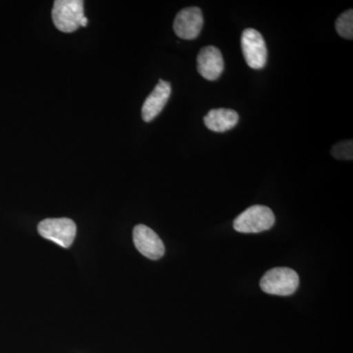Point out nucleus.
Returning <instances> with one entry per match:
<instances>
[{
	"label": "nucleus",
	"mask_w": 353,
	"mask_h": 353,
	"mask_svg": "<svg viewBox=\"0 0 353 353\" xmlns=\"http://www.w3.org/2000/svg\"><path fill=\"white\" fill-rule=\"evenodd\" d=\"M299 285V277L296 272L287 267L271 269L260 281L261 290L266 294L275 296H290Z\"/></svg>",
	"instance_id": "nucleus-1"
},
{
	"label": "nucleus",
	"mask_w": 353,
	"mask_h": 353,
	"mask_svg": "<svg viewBox=\"0 0 353 353\" xmlns=\"http://www.w3.org/2000/svg\"><path fill=\"white\" fill-rule=\"evenodd\" d=\"M332 157L336 158V159L341 160H352L353 158V141L352 139L350 141H343L336 143L332 148Z\"/></svg>",
	"instance_id": "nucleus-12"
},
{
	"label": "nucleus",
	"mask_w": 353,
	"mask_h": 353,
	"mask_svg": "<svg viewBox=\"0 0 353 353\" xmlns=\"http://www.w3.org/2000/svg\"><path fill=\"white\" fill-rule=\"evenodd\" d=\"M52 21L55 27L63 32H73L79 29L85 17L82 0H57L53 4Z\"/></svg>",
	"instance_id": "nucleus-3"
},
{
	"label": "nucleus",
	"mask_w": 353,
	"mask_h": 353,
	"mask_svg": "<svg viewBox=\"0 0 353 353\" xmlns=\"http://www.w3.org/2000/svg\"><path fill=\"white\" fill-rule=\"evenodd\" d=\"M336 30L341 38L353 39V10L345 11L336 19Z\"/></svg>",
	"instance_id": "nucleus-11"
},
{
	"label": "nucleus",
	"mask_w": 353,
	"mask_h": 353,
	"mask_svg": "<svg viewBox=\"0 0 353 353\" xmlns=\"http://www.w3.org/2000/svg\"><path fill=\"white\" fill-rule=\"evenodd\" d=\"M241 43L246 64L255 70L264 68L268 57V50L262 34L256 30L250 28L243 32Z\"/></svg>",
	"instance_id": "nucleus-5"
},
{
	"label": "nucleus",
	"mask_w": 353,
	"mask_h": 353,
	"mask_svg": "<svg viewBox=\"0 0 353 353\" xmlns=\"http://www.w3.org/2000/svg\"><path fill=\"white\" fill-rule=\"evenodd\" d=\"M88 18L85 17H83L82 20H81V26H82V27H85V26L88 25Z\"/></svg>",
	"instance_id": "nucleus-13"
},
{
	"label": "nucleus",
	"mask_w": 353,
	"mask_h": 353,
	"mask_svg": "<svg viewBox=\"0 0 353 353\" xmlns=\"http://www.w3.org/2000/svg\"><path fill=\"white\" fill-rule=\"evenodd\" d=\"M197 71L208 81H216L220 78L224 71V59L219 48L209 46L199 51Z\"/></svg>",
	"instance_id": "nucleus-8"
},
{
	"label": "nucleus",
	"mask_w": 353,
	"mask_h": 353,
	"mask_svg": "<svg viewBox=\"0 0 353 353\" xmlns=\"http://www.w3.org/2000/svg\"><path fill=\"white\" fill-rule=\"evenodd\" d=\"M38 231L46 240L68 248L75 240L77 226L69 218H50L39 223Z\"/></svg>",
	"instance_id": "nucleus-4"
},
{
	"label": "nucleus",
	"mask_w": 353,
	"mask_h": 353,
	"mask_svg": "<svg viewBox=\"0 0 353 353\" xmlns=\"http://www.w3.org/2000/svg\"><path fill=\"white\" fill-rule=\"evenodd\" d=\"M239 119L238 112L232 109H212L204 117V124L210 131L224 132L236 127Z\"/></svg>",
	"instance_id": "nucleus-10"
},
{
	"label": "nucleus",
	"mask_w": 353,
	"mask_h": 353,
	"mask_svg": "<svg viewBox=\"0 0 353 353\" xmlns=\"http://www.w3.org/2000/svg\"><path fill=\"white\" fill-rule=\"evenodd\" d=\"M275 215L264 205H253L241 213L234 221V229L243 234H256L271 229Z\"/></svg>",
	"instance_id": "nucleus-2"
},
{
	"label": "nucleus",
	"mask_w": 353,
	"mask_h": 353,
	"mask_svg": "<svg viewBox=\"0 0 353 353\" xmlns=\"http://www.w3.org/2000/svg\"><path fill=\"white\" fill-rule=\"evenodd\" d=\"M172 92L170 83L160 80L157 87L148 95L141 109V117L146 123L152 122L157 117L169 101Z\"/></svg>",
	"instance_id": "nucleus-9"
},
{
	"label": "nucleus",
	"mask_w": 353,
	"mask_h": 353,
	"mask_svg": "<svg viewBox=\"0 0 353 353\" xmlns=\"http://www.w3.org/2000/svg\"><path fill=\"white\" fill-rule=\"evenodd\" d=\"M132 239L139 250L143 256L152 260L161 259L165 253L163 241L153 230L145 225H138L134 228Z\"/></svg>",
	"instance_id": "nucleus-6"
},
{
	"label": "nucleus",
	"mask_w": 353,
	"mask_h": 353,
	"mask_svg": "<svg viewBox=\"0 0 353 353\" xmlns=\"http://www.w3.org/2000/svg\"><path fill=\"white\" fill-rule=\"evenodd\" d=\"M203 27V16L199 7H189L176 14L174 21V31L183 39H196Z\"/></svg>",
	"instance_id": "nucleus-7"
}]
</instances>
